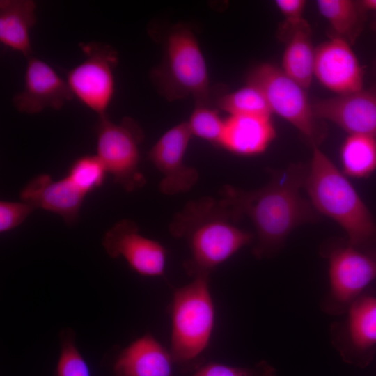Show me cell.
Returning a JSON list of instances; mask_svg holds the SVG:
<instances>
[{
    "mask_svg": "<svg viewBox=\"0 0 376 376\" xmlns=\"http://www.w3.org/2000/svg\"><path fill=\"white\" fill-rule=\"evenodd\" d=\"M36 210L33 205L25 202H0V232L9 231L25 221Z\"/></svg>",
    "mask_w": 376,
    "mask_h": 376,
    "instance_id": "cell-28",
    "label": "cell"
},
{
    "mask_svg": "<svg viewBox=\"0 0 376 376\" xmlns=\"http://www.w3.org/2000/svg\"><path fill=\"white\" fill-rule=\"evenodd\" d=\"M192 134L215 143H220L224 120L217 112L203 105L193 111L187 122Z\"/></svg>",
    "mask_w": 376,
    "mask_h": 376,
    "instance_id": "cell-26",
    "label": "cell"
},
{
    "mask_svg": "<svg viewBox=\"0 0 376 376\" xmlns=\"http://www.w3.org/2000/svg\"><path fill=\"white\" fill-rule=\"evenodd\" d=\"M33 0L0 1V42L26 58L33 56L30 31L37 21Z\"/></svg>",
    "mask_w": 376,
    "mask_h": 376,
    "instance_id": "cell-20",
    "label": "cell"
},
{
    "mask_svg": "<svg viewBox=\"0 0 376 376\" xmlns=\"http://www.w3.org/2000/svg\"><path fill=\"white\" fill-rule=\"evenodd\" d=\"M96 133V155L114 182L128 192L143 187L146 178L139 169V146L143 134L137 123L127 117L115 123L105 114L99 116Z\"/></svg>",
    "mask_w": 376,
    "mask_h": 376,
    "instance_id": "cell-8",
    "label": "cell"
},
{
    "mask_svg": "<svg viewBox=\"0 0 376 376\" xmlns=\"http://www.w3.org/2000/svg\"><path fill=\"white\" fill-rule=\"evenodd\" d=\"M191 135L188 123H181L166 132L148 152V159L163 175L159 188L166 195L187 192L198 182V171L184 162Z\"/></svg>",
    "mask_w": 376,
    "mask_h": 376,
    "instance_id": "cell-12",
    "label": "cell"
},
{
    "mask_svg": "<svg viewBox=\"0 0 376 376\" xmlns=\"http://www.w3.org/2000/svg\"><path fill=\"white\" fill-rule=\"evenodd\" d=\"M173 363L170 351L146 334L120 352L113 370L116 376H172Z\"/></svg>",
    "mask_w": 376,
    "mask_h": 376,
    "instance_id": "cell-17",
    "label": "cell"
},
{
    "mask_svg": "<svg viewBox=\"0 0 376 376\" xmlns=\"http://www.w3.org/2000/svg\"><path fill=\"white\" fill-rule=\"evenodd\" d=\"M107 171L97 155L81 157L72 164L68 176L85 193L100 187Z\"/></svg>",
    "mask_w": 376,
    "mask_h": 376,
    "instance_id": "cell-25",
    "label": "cell"
},
{
    "mask_svg": "<svg viewBox=\"0 0 376 376\" xmlns=\"http://www.w3.org/2000/svg\"><path fill=\"white\" fill-rule=\"evenodd\" d=\"M312 108L318 118L331 121L350 134L376 138V88L318 100Z\"/></svg>",
    "mask_w": 376,
    "mask_h": 376,
    "instance_id": "cell-15",
    "label": "cell"
},
{
    "mask_svg": "<svg viewBox=\"0 0 376 376\" xmlns=\"http://www.w3.org/2000/svg\"><path fill=\"white\" fill-rule=\"evenodd\" d=\"M318 10L330 24L333 36L353 44L360 36L366 18V13L358 1L318 0Z\"/></svg>",
    "mask_w": 376,
    "mask_h": 376,
    "instance_id": "cell-21",
    "label": "cell"
},
{
    "mask_svg": "<svg viewBox=\"0 0 376 376\" xmlns=\"http://www.w3.org/2000/svg\"><path fill=\"white\" fill-rule=\"evenodd\" d=\"M87 194L67 175L54 181L48 174L31 180L20 192L22 201L60 215L69 226L74 224Z\"/></svg>",
    "mask_w": 376,
    "mask_h": 376,
    "instance_id": "cell-16",
    "label": "cell"
},
{
    "mask_svg": "<svg viewBox=\"0 0 376 376\" xmlns=\"http://www.w3.org/2000/svg\"><path fill=\"white\" fill-rule=\"evenodd\" d=\"M85 59L67 73V83L75 97L99 116L107 110L115 93L114 70L118 53L107 43H79Z\"/></svg>",
    "mask_w": 376,
    "mask_h": 376,
    "instance_id": "cell-9",
    "label": "cell"
},
{
    "mask_svg": "<svg viewBox=\"0 0 376 376\" xmlns=\"http://www.w3.org/2000/svg\"><path fill=\"white\" fill-rule=\"evenodd\" d=\"M248 84L257 87L272 111L295 127L312 146H318L326 136L322 120L313 111L306 89L274 65L256 67L248 76Z\"/></svg>",
    "mask_w": 376,
    "mask_h": 376,
    "instance_id": "cell-6",
    "label": "cell"
},
{
    "mask_svg": "<svg viewBox=\"0 0 376 376\" xmlns=\"http://www.w3.org/2000/svg\"><path fill=\"white\" fill-rule=\"evenodd\" d=\"M276 137L271 117L230 116L224 120L220 145L237 155L263 152Z\"/></svg>",
    "mask_w": 376,
    "mask_h": 376,
    "instance_id": "cell-18",
    "label": "cell"
},
{
    "mask_svg": "<svg viewBox=\"0 0 376 376\" xmlns=\"http://www.w3.org/2000/svg\"><path fill=\"white\" fill-rule=\"evenodd\" d=\"M311 30L305 19L295 23L283 22L279 37L286 43L282 60V70L305 89L312 81L315 49L311 42Z\"/></svg>",
    "mask_w": 376,
    "mask_h": 376,
    "instance_id": "cell-19",
    "label": "cell"
},
{
    "mask_svg": "<svg viewBox=\"0 0 376 376\" xmlns=\"http://www.w3.org/2000/svg\"><path fill=\"white\" fill-rule=\"evenodd\" d=\"M374 71L376 73V59H375V64H374Z\"/></svg>",
    "mask_w": 376,
    "mask_h": 376,
    "instance_id": "cell-31",
    "label": "cell"
},
{
    "mask_svg": "<svg viewBox=\"0 0 376 376\" xmlns=\"http://www.w3.org/2000/svg\"><path fill=\"white\" fill-rule=\"evenodd\" d=\"M233 210L221 198L189 201L173 217L169 232L187 241L189 258L183 266L191 277L210 276L219 265L249 244L253 235L240 228Z\"/></svg>",
    "mask_w": 376,
    "mask_h": 376,
    "instance_id": "cell-2",
    "label": "cell"
},
{
    "mask_svg": "<svg viewBox=\"0 0 376 376\" xmlns=\"http://www.w3.org/2000/svg\"><path fill=\"white\" fill-rule=\"evenodd\" d=\"M350 45L341 38L331 36L315 49L314 76L338 95L363 88V70Z\"/></svg>",
    "mask_w": 376,
    "mask_h": 376,
    "instance_id": "cell-14",
    "label": "cell"
},
{
    "mask_svg": "<svg viewBox=\"0 0 376 376\" xmlns=\"http://www.w3.org/2000/svg\"><path fill=\"white\" fill-rule=\"evenodd\" d=\"M345 313L331 327L332 344L345 362L366 366L376 347V297L361 295Z\"/></svg>",
    "mask_w": 376,
    "mask_h": 376,
    "instance_id": "cell-10",
    "label": "cell"
},
{
    "mask_svg": "<svg viewBox=\"0 0 376 376\" xmlns=\"http://www.w3.org/2000/svg\"><path fill=\"white\" fill-rule=\"evenodd\" d=\"M269 173V181L260 189L244 190L226 185L219 193L239 219L246 216L252 221L256 232L253 253L259 259L276 254L297 226L319 217L300 194L308 173L306 166L294 164Z\"/></svg>",
    "mask_w": 376,
    "mask_h": 376,
    "instance_id": "cell-1",
    "label": "cell"
},
{
    "mask_svg": "<svg viewBox=\"0 0 376 376\" xmlns=\"http://www.w3.org/2000/svg\"><path fill=\"white\" fill-rule=\"evenodd\" d=\"M26 59L24 89L13 97L17 110L27 114L46 108L59 110L75 97L67 81L47 63L33 55Z\"/></svg>",
    "mask_w": 376,
    "mask_h": 376,
    "instance_id": "cell-13",
    "label": "cell"
},
{
    "mask_svg": "<svg viewBox=\"0 0 376 376\" xmlns=\"http://www.w3.org/2000/svg\"><path fill=\"white\" fill-rule=\"evenodd\" d=\"M358 2L366 13L368 12L376 13V0H360Z\"/></svg>",
    "mask_w": 376,
    "mask_h": 376,
    "instance_id": "cell-30",
    "label": "cell"
},
{
    "mask_svg": "<svg viewBox=\"0 0 376 376\" xmlns=\"http://www.w3.org/2000/svg\"><path fill=\"white\" fill-rule=\"evenodd\" d=\"M165 58L152 77L169 100L192 95L198 105L208 100L209 79L204 57L194 33L187 26L174 27L167 36Z\"/></svg>",
    "mask_w": 376,
    "mask_h": 376,
    "instance_id": "cell-5",
    "label": "cell"
},
{
    "mask_svg": "<svg viewBox=\"0 0 376 376\" xmlns=\"http://www.w3.org/2000/svg\"><path fill=\"white\" fill-rule=\"evenodd\" d=\"M174 290L171 307L170 352L180 364H191L208 347L215 324L210 276L193 278Z\"/></svg>",
    "mask_w": 376,
    "mask_h": 376,
    "instance_id": "cell-4",
    "label": "cell"
},
{
    "mask_svg": "<svg viewBox=\"0 0 376 376\" xmlns=\"http://www.w3.org/2000/svg\"><path fill=\"white\" fill-rule=\"evenodd\" d=\"M322 254L329 261V289L322 309L331 315H343L376 279V248L361 249L348 242H335L324 247Z\"/></svg>",
    "mask_w": 376,
    "mask_h": 376,
    "instance_id": "cell-7",
    "label": "cell"
},
{
    "mask_svg": "<svg viewBox=\"0 0 376 376\" xmlns=\"http://www.w3.org/2000/svg\"><path fill=\"white\" fill-rule=\"evenodd\" d=\"M344 173L363 178L376 171V138L367 135L350 134L340 150Z\"/></svg>",
    "mask_w": 376,
    "mask_h": 376,
    "instance_id": "cell-22",
    "label": "cell"
},
{
    "mask_svg": "<svg viewBox=\"0 0 376 376\" xmlns=\"http://www.w3.org/2000/svg\"><path fill=\"white\" fill-rule=\"evenodd\" d=\"M61 353L56 376H91L90 368L75 343V334L70 328L60 334Z\"/></svg>",
    "mask_w": 376,
    "mask_h": 376,
    "instance_id": "cell-24",
    "label": "cell"
},
{
    "mask_svg": "<svg viewBox=\"0 0 376 376\" xmlns=\"http://www.w3.org/2000/svg\"><path fill=\"white\" fill-rule=\"evenodd\" d=\"M304 187L315 210L336 221L352 246L368 249L376 244V224L347 178L318 148L313 156Z\"/></svg>",
    "mask_w": 376,
    "mask_h": 376,
    "instance_id": "cell-3",
    "label": "cell"
},
{
    "mask_svg": "<svg viewBox=\"0 0 376 376\" xmlns=\"http://www.w3.org/2000/svg\"><path fill=\"white\" fill-rule=\"evenodd\" d=\"M218 105L230 116L271 117L272 113L263 93L257 87L249 84L221 97Z\"/></svg>",
    "mask_w": 376,
    "mask_h": 376,
    "instance_id": "cell-23",
    "label": "cell"
},
{
    "mask_svg": "<svg viewBox=\"0 0 376 376\" xmlns=\"http://www.w3.org/2000/svg\"><path fill=\"white\" fill-rule=\"evenodd\" d=\"M275 3L285 17L288 24H295L303 20L304 10L306 4L304 0H276Z\"/></svg>",
    "mask_w": 376,
    "mask_h": 376,
    "instance_id": "cell-29",
    "label": "cell"
},
{
    "mask_svg": "<svg viewBox=\"0 0 376 376\" xmlns=\"http://www.w3.org/2000/svg\"><path fill=\"white\" fill-rule=\"evenodd\" d=\"M193 376H276V370L263 361L254 367L233 366L212 362L200 367Z\"/></svg>",
    "mask_w": 376,
    "mask_h": 376,
    "instance_id": "cell-27",
    "label": "cell"
},
{
    "mask_svg": "<svg viewBox=\"0 0 376 376\" xmlns=\"http://www.w3.org/2000/svg\"><path fill=\"white\" fill-rule=\"evenodd\" d=\"M102 245L113 258L123 257L130 267L143 276H164L167 251L158 242L139 233L132 220L117 221L102 238Z\"/></svg>",
    "mask_w": 376,
    "mask_h": 376,
    "instance_id": "cell-11",
    "label": "cell"
}]
</instances>
